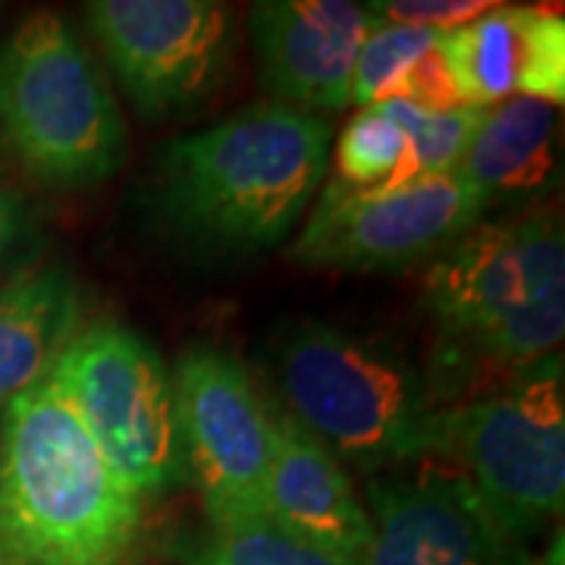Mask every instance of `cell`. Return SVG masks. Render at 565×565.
<instances>
[{"label":"cell","instance_id":"15","mask_svg":"<svg viewBox=\"0 0 565 565\" xmlns=\"http://www.w3.org/2000/svg\"><path fill=\"white\" fill-rule=\"evenodd\" d=\"M79 321L82 289L61 264L22 267L0 282V405L51 374Z\"/></svg>","mask_w":565,"mask_h":565},{"label":"cell","instance_id":"17","mask_svg":"<svg viewBox=\"0 0 565 565\" xmlns=\"http://www.w3.org/2000/svg\"><path fill=\"white\" fill-rule=\"evenodd\" d=\"M418 180L412 141L384 104L362 107L337 141V182L355 192H390Z\"/></svg>","mask_w":565,"mask_h":565},{"label":"cell","instance_id":"8","mask_svg":"<svg viewBox=\"0 0 565 565\" xmlns=\"http://www.w3.org/2000/svg\"><path fill=\"white\" fill-rule=\"evenodd\" d=\"M85 22L145 120L195 110L233 66V10L217 0H92Z\"/></svg>","mask_w":565,"mask_h":565},{"label":"cell","instance_id":"23","mask_svg":"<svg viewBox=\"0 0 565 565\" xmlns=\"http://www.w3.org/2000/svg\"><path fill=\"white\" fill-rule=\"evenodd\" d=\"M541 565H565V544H563V531H556V537H553V544L544 553V559Z\"/></svg>","mask_w":565,"mask_h":565},{"label":"cell","instance_id":"1","mask_svg":"<svg viewBox=\"0 0 565 565\" xmlns=\"http://www.w3.org/2000/svg\"><path fill=\"white\" fill-rule=\"evenodd\" d=\"M424 305L437 330L427 381L437 403H468L553 359L565 333V239L553 211L478 223L434 258ZM475 396V399H481Z\"/></svg>","mask_w":565,"mask_h":565},{"label":"cell","instance_id":"4","mask_svg":"<svg viewBox=\"0 0 565 565\" xmlns=\"http://www.w3.org/2000/svg\"><path fill=\"white\" fill-rule=\"evenodd\" d=\"M282 408L340 462L381 468L427 456L437 403L427 371L396 345L302 321L274 340Z\"/></svg>","mask_w":565,"mask_h":565},{"label":"cell","instance_id":"2","mask_svg":"<svg viewBox=\"0 0 565 565\" xmlns=\"http://www.w3.org/2000/svg\"><path fill=\"white\" fill-rule=\"evenodd\" d=\"M330 139L323 117L277 102L245 107L163 151V217L207 252H264L296 230L321 192Z\"/></svg>","mask_w":565,"mask_h":565},{"label":"cell","instance_id":"5","mask_svg":"<svg viewBox=\"0 0 565 565\" xmlns=\"http://www.w3.org/2000/svg\"><path fill=\"white\" fill-rule=\"evenodd\" d=\"M0 141L51 189L110 180L129 141L92 51L57 13H35L0 47Z\"/></svg>","mask_w":565,"mask_h":565},{"label":"cell","instance_id":"16","mask_svg":"<svg viewBox=\"0 0 565 565\" xmlns=\"http://www.w3.org/2000/svg\"><path fill=\"white\" fill-rule=\"evenodd\" d=\"M556 107L534 98H505L484 107L456 177L484 207L534 195L556 167Z\"/></svg>","mask_w":565,"mask_h":565},{"label":"cell","instance_id":"22","mask_svg":"<svg viewBox=\"0 0 565 565\" xmlns=\"http://www.w3.org/2000/svg\"><path fill=\"white\" fill-rule=\"evenodd\" d=\"M20 236H22L20 211H17L13 199L0 189V264L13 255V248L20 245Z\"/></svg>","mask_w":565,"mask_h":565},{"label":"cell","instance_id":"6","mask_svg":"<svg viewBox=\"0 0 565 565\" xmlns=\"http://www.w3.org/2000/svg\"><path fill=\"white\" fill-rule=\"evenodd\" d=\"M427 456L459 462L490 515L525 537L563 515L565 393L563 359L534 364L503 390L440 408Z\"/></svg>","mask_w":565,"mask_h":565},{"label":"cell","instance_id":"19","mask_svg":"<svg viewBox=\"0 0 565 565\" xmlns=\"http://www.w3.org/2000/svg\"><path fill=\"white\" fill-rule=\"evenodd\" d=\"M393 120L403 126L412 141L418 180L452 177L462 163L468 141L478 129L484 107H456V110H422L405 102H381Z\"/></svg>","mask_w":565,"mask_h":565},{"label":"cell","instance_id":"12","mask_svg":"<svg viewBox=\"0 0 565 565\" xmlns=\"http://www.w3.org/2000/svg\"><path fill=\"white\" fill-rule=\"evenodd\" d=\"M377 20L349 0H264L252 7L258 73L274 102L302 114L352 104V73Z\"/></svg>","mask_w":565,"mask_h":565},{"label":"cell","instance_id":"7","mask_svg":"<svg viewBox=\"0 0 565 565\" xmlns=\"http://www.w3.org/2000/svg\"><path fill=\"white\" fill-rule=\"evenodd\" d=\"M47 377L141 505L185 481L173 374L141 333L114 321L92 323Z\"/></svg>","mask_w":565,"mask_h":565},{"label":"cell","instance_id":"3","mask_svg":"<svg viewBox=\"0 0 565 565\" xmlns=\"http://www.w3.org/2000/svg\"><path fill=\"white\" fill-rule=\"evenodd\" d=\"M141 503L51 377L3 405L0 553L29 565H126Z\"/></svg>","mask_w":565,"mask_h":565},{"label":"cell","instance_id":"13","mask_svg":"<svg viewBox=\"0 0 565 565\" xmlns=\"http://www.w3.org/2000/svg\"><path fill=\"white\" fill-rule=\"evenodd\" d=\"M440 54L465 107L515 95L559 107L565 98V20L553 10L497 3L440 32Z\"/></svg>","mask_w":565,"mask_h":565},{"label":"cell","instance_id":"21","mask_svg":"<svg viewBox=\"0 0 565 565\" xmlns=\"http://www.w3.org/2000/svg\"><path fill=\"white\" fill-rule=\"evenodd\" d=\"M490 7H497V3H487V0H381V3H364V10L374 20L424 25V29H440V32L478 20Z\"/></svg>","mask_w":565,"mask_h":565},{"label":"cell","instance_id":"14","mask_svg":"<svg viewBox=\"0 0 565 565\" xmlns=\"http://www.w3.org/2000/svg\"><path fill=\"white\" fill-rule=\"evenodd\" d=\"M270 434L264 519L337 563L362 565L371 546V519L345 465L274 403Z\"/></svg>","mask_w":565,"mask_h":565},{"label":"cell","instance_id":"9","mask_svg":"<svg viewBox=\"0 0 565 565\" xmlns=\"http://www.w3.org/2000/svg\"><path fill=\"white\" fill-rule=\"evenodd\" d=\"M182 478L202 493L211 525L264 519L270 403L239 359L214 345L182 352L173 374Z\"/></svg>","mask_w":565,"mask_h":565},{"label":"cell","instance_id":"10","mask_svg":"<svg viewBox=\"0 0 565 565\" xmlns=\"http://www.w3.org/2000/svg\"><path fill=\"white\" fill-rule=\"evenodd\" d=\"M484 211L481 195L456 173L390 192H355L333 180L321 189L292 255L323 270H408L440 258L481 223Z\"/></svg>","mask_w":565,"mask_h":565},{"label":"cell","instance_id":"18","mask_svg":"<svg viewBox=\"0 0 565 565\" xmlns=\"http://www.w3.org/2000/svg\"><path fill=\"white\" fill-rule=\"evenodd\" d=\"M437 41H440V29L377 20V25L367 32L362 51H359V61H355L352 102L362 107L390 102L399 79Z\"/></svg>","mask_w":565,"mask_h":565},{"label":"cell","instance_id":"20","mask_svg":"<svg viewBox=\"0 0 565 565\" xmlns=\"http://www.w3.org/2000/svg\"><path fill=\"white\" fill-rule=\"evenodd\" d=\"M192 565H343L321 550L289 537L267 519H233L211 525Z\"/></svg>","mask_w":565,"mask_h":565},{"label":"cell","instance_id":"24","mask_svg":"<svg viewBox=\"0 0 565 565\" xmlns=\"http://www.w3.org/2000/svg\"><path fill=\"white\" fill-rule=\"evenodd\" d=\"M0 565H29V563H20V559H10V556H3V553H0Z\"/></svg>","mask_w":565,"mask_h":565},{"label":"cell","instance_id":"11","mask_svg":"<svg viewBox=\"0 0 565 565\" xmlns=\"http://www.w3.org/2000/svg\"><path fill=\"white\" fill-rule=\"evenodd\" d=\"M364 500L371 546L362 565H531L459 471L374 478Z\"/></svg>","mask_w":565,"mask_h":565}]
</instances>
